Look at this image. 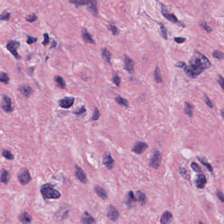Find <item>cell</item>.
<instances>
[{
    "mask_svg": "<svg viewBox=\"0 0 224 224\" xmlns=\"http://www.w3.org/2000/svg\"><path fill=\"white\" fill-rule=\"evenodd\" d=\"M206 183L207 180L205 175L202 174L197 175L195 180V185L196 187L199 189H203L205 187Z\"/></svg>",
    "mask_w": 224,
    "mask_h": 224,
    "instance_id": "9a60e30c",
    "label": "cell"
},
{
    "mask_svg": "<svg viewBox=\"0 0 224 224\" xmlns=\"http://www.w3.org/2000/svg\"><path fill=\"white\" fill-rule=\"evenodd\" d=\"M193 105L191 103H187V102H185V113L186 115L190 118H192L193 116Z\"/></svg>",
    "mask_w": 224,
    "mask_h": 224,
    "instance_id": "484cf974",
    "label": "cell"
},
{
    "mask_svg": "<svg viewBox=\"0 0 224 224\" xmlns=\"http://www.w3.org/2000/svg\"><path fill=\"white\" fill-rule=\"evenodd\" d=\"M148 148V145L142 141H137L131 149L132 152L137 155H141Z\"/></svg>",
    "mask_w": 224,
    "mask_h": 224,
    "instance_id": "52a82bcc",
    "label": "cell"
},
{
    "mask_svg": "<svg viewBox=\"0 0 224 224\" xmlns=\"http://www.w3.org/2000/svg\"><path fill=\"white\" fill-rule=\"evenodd\" d=\"M86 112V108H85L84 106H82L81 107L79 110H78L77 111H75L74 112V114H75L76 115H77V116H80V115H81L83 114L84 113H85Z\"/></svg>",
    "mask_w": 224,
    "mask_h": 224,
    "instance_id": "f6af8a7d",
    "label": "cell"
},
{
    "mask_svg": "<svg viewBox=\"0 0 224 224\" xmlns=\"http://www.w3.org/2000/svg\"><path fill=\"white\" fill-rule=\"evenodd\" d=\"M154 78H155V80L157 83H158V84L162 83V81H163L162 78V76H161L160 69H159L158 66L156 67V69L155 70Z\"/></svg>",
    "mask_w": 224,
    "mask_h": 224,
    "instance_id": "83f0119b",
    "label": "cell"
},
{
    "mask_svg": "<svg viewBox=\"0 0 224 224\" xmlns=\"http://www.w3.org/2000/svg\"><path fill=\"white\" fill-rule=\"evenodd\" d=\"M19 90L20 93L27 97H28L31 96V94L33 91L32 87L30 86H28V85H22V86H20L19 87Z\"/></svg>",
    "mask_w": 224,
    "mask_h": 224,
    "instance_id": "7402d4cb",
    "label": "cell"
},
{
    "mask_svg": "<svg viewBox=\"0 0 224 224\" xmlns=\"http://www.w3.org/2000/svg\"><path fill=\"white\" fill-rule=\"evenodd\" d=\"M9 77L7 74L3 72L0 73V81H1V82L7 84L9 83Z\"/></svg>",
    "mask_w": 224,
    "mask_h": 224,
    "instance_id": "e575fe53",
    "label": "cell"
},
{
    "mask_svg": "<svg viewBox=\"0 0 224 224\" xmlns=\"http://www.w3.org/2000/svg\"><path fill=\"white\" fill-rule=\"evenodd\" d=\"M99 117H100V113H99V109H98L97 108H95L91 120H92L93 121H96L99 119Z\"/></svg>",
    "mask_w": 224,
    "mask_h": 224,
    "instance_id": "f35d334b",
    "label": "cell"
},
{
    "mask_svg": "<svg viewBox=\"0 0 224 224\" xmlns=\"http://www.w3.org/2000/svg\"><path fill=\"white\" fill-rule=\"evenodd\" d=\"M75 168H76L75 175H76V178L78 179L79 181H80L81 183L86 184V183H87V179L86 175V174H85V172H84L82 169H81L80 167H79V166H76Z\"/></svg>",
    "mask_w": 224,
    "mask_h": 224,
    "instance_id": "4fadbf2b",
    "label": "cell"
},
{
    "mask_svg": "<svg viewBox=\"0 0 224 224\" xmlns=\"http://www.w3.org/2000/svg\"><path fill=\"white\" fill-rule=\"evenodd\" d=\"M95 191H96V194L99 196V197L103 200H106L108 197V194L107 191L105 190L102 188L99 185H96L94 188Z\"/></svg>",
    "mask_w": 224,
    "mask_h": 224,
    "instance_id": "cb8c5ba5",
    "label": "cell"
},
{
    "mask_svg": "<svg viewBox=\"0 0 224 224\" xmlns=\"http://www.w3.org/2000/svg\"><path fill=\"white\" fill-rule=\"evenodd\" d=\"M161 25V36H162V38L164 40H168V35H167V30H166V28H165L164 25H163V23H160Z\"/></svg>",
    "mask_w": 224,
    "mask_h": 224,
    "instance_id": "8d00e7d4",
    "label": "cell"
},
{
    "mask_svg": "<svg viewBox=\"0 0 224 224\" xmlns=\"http://www.w3.org/2000/svg\"><path fill=\"white\" fill-rule=\"evenodd\" d=\"M204 101H205L206 104L207 105V106H208V107L211 108H213V104L211 102V101H210V98L207 96L206 94H205V99H204Z\"/></svg>",
    "mask_w": 224,
    "mask_h": 224,
    "instance_id": "ee69618b",
    "label": "cell"
},
{
    "mask_svg": "<svg viewBox=\"0 0 224 224\" xmlns=\"http://www.w3.org/2000/svg\"><path fill=\"white\" fill-rule=\"evenodd\" d=\"M113 82L115 84V85L117 87H119L120 85V83H121V78L117 74H113Z\"/></svg>",
    "mask_w": 224,
    "mask_h": 224,
    "instance_id": "74e56055",
    "label": "cell"
},
{
    "mask_svg": "<svg viewBox=\"0 0 224 224\" xmlns=\"http://www.w3.org/2000/svg\"><path fill=\"white\" fill-rule=\"evenodd\" d=\"M19 220L22 224H31L32 218L28 212H23L20 214L19 216Z\"/></svg>",
    "mask_w": 224,
    "mask_h": 224,
    "instance_id": "ac0fdd59",
    "label": "cell"
},
{
    "mask_svg": "<svg viewBox=\"0 0 224 224\" xmlns=\"http://www.w3.org/2000/svg\"><path fill=\"white\" fill-rule=\"evenodd\" d=\"M69 208H64V207H60V210H58V212L56 213V216L58 219L63 220L67 218L68 216H69Z\"/></svg>",
    "mask_w": 224,
    "mask_h": 224,
    "instance_id": "603a6c76",
    "label": "cell"
},
{
    "mask_svg": "<svg viewBox=\"0 0 224 224\" xmlns=\"http://www.w3.org/2000/svg\"><path fill=\"white\" fill-rule=\"evenodd\" d=\"M199 224H205V223H202L201 222H199Z\"/></svg>",
    "mask_w": 224,
    "mask_h": 224,
    "instance_id": "9f6ffc18",
    "label": "cell"
},
{
    "mask_svg": "<svg viewBox=\"0 0 224 224\" xmlns=\"http://www.w3.org/2000/svg\"><path fill=\"white\" fill-rule=\"evenodd\" d=\"M221 114H222V118H223V109H222V111H221Z\"/></svg>",
    "mask_w": 224,
    "mask_h": 224,
    "instance_id": "11a10c76",
    "label": "cell"
},
{
    "mask_svg": "<svg viewBox=\"0 0 224 224\" xmlns=\"http://www.w3.org/2000/svg\"><path fill=\"white\" fill-rule=\"evenodd\" d=\"M191 167L193 169V170H194L196 172H199V173H201L202 172L201 167H200V166L197 164H196V163H195V162H192L191 163Z\"/></svg>",
    "mask_w": 224,
    "mask_h": 224,
    "instance_id": "b9f144b4",
    "label": "cell"
},
{
    "mask_svg": "<svg viewBox=\"0 0 224 224\" xmlns=\"http://www.w3.org/2000/svg\"><path fill=\"white\" fill-rule=\"evenodd\" d=\"M124 69L126 70L128 73L134 74V61L127 55H124Z\"/></svg>",
    "mask_w": 224,
    "mask_h": 224,
    "instance_id": "ba28073f",
    "label": "cell"
},
{
    "mask_svg": "<svg viewBox=\"0 0 224 224\" xmlns=\"http://www.w3.org/2000/svg\"><path fill=\"white\" fill-rule=\"evenodd\" d=\"M10 16H11V14L5 11L1 15H0V20H8L10 19Z\"/></svg>",
    "mask_w": 224,
    "mask_h": 224,
    "instance_id": "ab89813d",
    "label": "cell"
},
{
    "mask_svg": "<svg viewBox=\"0 0 224 224\" xmlns=\"http://www.w3.org/2000/svg\"><path fill=\"white\" fill-rule=\"evenodd\" d=\"M137 199L135 197V195L132 191H129L128 195L126 196V199H125V204L129 208H132L135 206V204H136Z\"/></svg>",
    "mask_w": 224,
    "mask_h": 224,
    "instance_id": "30bf717a",
    "label": "cell"
},
{
    "mask_svg": "<svg viewBox=\"0 0 224 224\" xmlns=\"http://www.w3.org/2000/svg\"><path fill=\"white\" fill-rule=\"evenodd\" d=\"M107 217L111 221L116 222L119 218V212L114 206L111 205L108 207Z\"/></svg>",
    "mask_w": 224,
    "mask_h": 224,
    "instance_id": "9c48e42d",
    "label": "cell"
},
{
    "mask_svg": "<svg viewBox=\"0 0 224 224\" xmlns=\"http://www.w3.org/2000/svg\"><path fill=\"white\" fill-rule=\"evenodd\" d=\"M87 9L94 16H97L98 7L97 3L96 1H87Z\"/></svg>",
    "mask_w": 224,
    "mask_h": 224,
    "instance_id": "2e32d148",
    "label": "cell"
},
{
    "mask_svg": "<svg viewBox=\"0 0 224 224\" xmlns=\"http://www.w3.org/2000/svg\"><path fill=\"white\" fill-rule=\"evenodd\" d=\"M174 40L175 42L178 43H184L186 41V38H183V37H175Z\"/></svg>",
    "mask_w": 224,
    "mask_h": 224,
    "instance_id": "681fc988",
    "label": "cell"
},
{
    "mask_svg": "<svg viewBox=\"0 0 224 224\" xmlns=\"http://www.w3.org/2000/svg\"><path fill=\"white\" fill-rule=\"evenodd\" d=\"M81 222L83 224H94L95 220L87 212H85L81 217Z\"/></svg>",
    "mask_w": 224,
    "mask_h": 224,
    "instance_id": "d6986e66",
    "label": "cell"
},
{
    "mask_svg": "<svg viewBox=\"0 0 224 224\" xmlns=\"http://www.w3.org/2000/svg\"><path fill=\"white\" fill-rule=\"evenodd\" d=\"M37 40H38V38H34V37H32V36H28V40H27L26 41V43L28 44H32V43H35Z\"/></svg>",
    "mask_w": 224,
    "mask_h": 224,
    "instance_id": "7dc6e473",
    "label": "cell"
},
{
    "mask_svg": "<svg viewBox=\"0 0 224 224\" xmlns=\"http://www.w3.org/2000/svg\"><path fill=\"white\" fill-rule=\"evenodd\" d=\"M43 36H44V40L43 41L42 44H43V46H46L49 42V34H47V33H45V34H43Z\"/></svg>",
    "mask_w": 224,
    "mask_h": 224,
    "instance_id": "bcb514c9",
    "label": "cell"
},
{
    "mask_svg": "<svg viewBox=\"0 0 224 224\" xmlns=\"http://www.w3.org/2000/svg\"><path fill=\"white\" fill-rule=\"evenodd\" d=\"M70 3H73V4L76 5V7H80V6H83L84 5H86L87 1H81V0H80V1H70Z\"/></svg>",
    "mask_w": 224,
    "mask_h": 224,
    "instance_id": "7bdbcfd3",
    "label": "cell"
},
{
    "mask_svg": "<svg viewBox=\"0 0 224 224\" xmlns=\"http://www.w3.org/2000/svg\"><path fill=\"white\" fill-rule=\"evenodd\" d=\"M212 56L216 59L223 60L224 57V54L222 52H221V51L215 50L212 52Z\"/></svg>",
    "mask_w": 224,
    "mask_h": 224,
    "instance_id": "836d02e7",
    "label": "cell"
},
{
    "mask_svg": "<svg viewBox=\"0 0 224 224\" xmlns=\"http://www.w3.org/2000/svg\"><path fill=\"white\" fill-rule=\"evenodd\" d=\"M11 176L8 171H7L5 169H1L0 171V182L4 183V184H7L9 183Z\"/></svg>",
    "mask_w": 224,
    "mask_h": 224,
    "instance_id": "ffe728a7",
    "label": "cell"
},
{
    "mask_svg": "<svg viewBox=\"0 0 224 224\" xmlns=\"http://www.w3.org/2000/svg\"><path fill=\"white\" fill-rule=\"evenodd\" d=\"M2 156L3 157L5 158L6 159H7V160H9V161H11V160H13V159H14V156L13 155V154L11 153V152L9 151V150H6V149L3 150Z\"/></svg>",
    "mask_w": 224,
    "mask_h": 224,
    "instance_id": "d6a6232c",
    "label": "cell"
},
{
    "mask_svg": "<svg viewBox=\"0 0 224 224\" xmlns=\"http://www.w3.org/2000/svg\"><path fill=\"white\" fill-rule=\"evenodd\" d=\"M74 103L73 97H64L59 101V105L63 108H69L72 106Z\"/></svg>",
    "mask_w": 224,
    "mask_h": 224,
    "instance_id": "5bb4252c",
    "label": "cell"
},
{
    "mask_svg": "<svg viewBox=\"0 0 224 224\" xmlns=\"http://www.w3.org/2000/svg\"><path fill=\"white\" fill-rule=\"evenodd\" d=\"M55 81L58 84V86L61 88V89H65L66 87V84L64 82V80L61 76H56L55 77Z\"/></svg>",
    "mask_w": 224,
    "mask_h": 224,
    "instance_id": "1f68e13d",
    "label": "cell"
},
{
    "mask_svg": "<svg viewBox=\"0 0 224 224\" xmlns=\"http://www.w3.org/2000/svg\"><path fill=\"white\" fill-rule=\"evenodd\" d=\"M161 13L163 16H164L165 19L168 20L169 22L175 24V25H178L182 27L185 26V25H183V23H181L180 21H179V19L176 17V16L174 14L168 12L167 9H166V7L163 4H161Z\"/></svg>",
    "mask_w": 224,
    "mask_h": 224,
    "instance_id": "3957f363",
    "label": "cell"
},
{
    "mask_svg": "<svg viewBox=\"0 0 224 224\" xmlns=\"http://www.w3.org/2000/svg\"><path fill=\"white\" fill-rule=\"evenodd\" d=\"M136 196L137 197L135 198H136L137 201L140 202L142 206H143L146 203V201H147V196H146L145 193L141 191H137L136 192Z\"/></svg>",
    "mask_w": 224,
    "mask_h": 224,
    "instance_id": "4316f807",
    "label": "cell"
},
{
    "mask_svg": "<svg viewBox=\"0 0 224 224\" xmlns=\"http://www.w3.org/2000/svg\"><path fill=\"white\" fill-rule=\"evenodd\" d=\"M20 46V43L16 41H10V42L7 44V49L9 52H11L12 55L14 56L16 59H20V57L19 55L17 49L18 47Z\"/></svg>",
    "mask_w": 224,
    "mask_h": 224,
    "instance_id": "8992f818",
    "label": "cell"
},
{
    "mask_svg": "<svg viewBox=\"0 0 224 224\" xmlns=\"http://www.w3.org/2000/svg\"><path fill=\"white\" fill-rule=\"evenodd\" d=\"M101 57L105 62L108 64H111V53H110L107 48H103L102 49V53H101Z\"/></svg>",
    "mask_w": 224,
    "mask_h": 224,
    "instance_id": "d4e9b609",
    "label": "cell"
},
{
    "mask_svg": "<svg viewBox=\"0 0 224 224\" xmlns=\"http://www.w3.org/2000/svg\"><path fill=\"white\" fill-rule=\"evenodd\" d=\"M211 66V63L205 55L195 52L189 60L188 65L183 68L185 74L191 78H196L205 70Z\"/></svg>",
    "mask_w": 224,
    "mask_h": 224,
    "instance_id": "6da1fadb",
    "label": "cell"
},
{
    "mask_svg": "<svg viewBox=\"0 0 224 224\" xmlns=\"http://www.w3.org/2000/svg\"><path fill=\"white\" fill-rule=\"evenodd\" d=\"M81 38L86 43L95 44L94 40L86 28H84L81 31Z\"/></svg>",
    "mask_w": 224,
    "mask_h": 224,
    "instance_id": "44dd1931",
    "label": "cell"
},
{
    "mask_svg": "<svg viewBox=\"0 0 224 224\" xmlns=\"http://www.w3.org/2000/svg\"><path fill=\"white\" fill-rule=\"evenodd\" d=\"M115 101H116L118 105H120L122 107H124L126 108L129 107V103L127 101V99H124V98L121 97L120 96H118L116 98H115Z\"/></svg>",
    "mask_w": 224,
    "mask_h": 224,
    "instance_id": "f1b7e54d",
    "label": "cell"
},
{
    "mask_svg": "<svg viewBox=\"0 0 224 224\" xmlns=\"http://www.w3.org/2000/svg\"><path fill=\"white\" fill-rule=\"evenodd\" d=\"M217 81H218V82L219 83V84L220 85V86H221V87L223 88V83H224L223 78L222 76L219 75L218 78V79H217Z\"/></svg>",
    "mask_w": 224,
    "mask_h": 224,
    "instance_id": "f907efd6",
    "label": "cell"
},
{
    "mask_svg": "<svg viewBox=\"0 0 224 224\" xmlns=\"http://www.w3.org/2000/svg\"><path fill=\"white\" fill-rule=\"evenodd\" d=\"M25 19L26 21H28L29 22H35L37 19H38V17H37V16L35 14H32V15H30L27 16L25 18Z\"/></svg>",
    "mask_w": 224,
    "mask_h": 224,
    "instance_id": "60d3db41",
    "label": "cell"
},
{
    "mask_svg": "<svg viewBox=\"0 0 224 224\" xmlns=\"http://www.w3.org/2000/svg\"><path fill=\"white\" fill-rule=\"evenodd\" d=\"M180 174L183 176V177L185 178V176H187V170L183 168H180Z\"/></svg>",
    "mask_w": 224,
    "mask_h": 224,
    "instance_id": "f5cc1de1",
    "label": "cell"
},
{
    "mask_svg": "<svg viewBox=\"0 0 224 224\" xmlns=\"http://www.w3.org/2000/svg\"><path fill=\"white\" fill-rule=\"evenodd\" d=\"M197 159L198 160L201 162V164L205 166V167L208 169V170L210 172H212L213 171V168L212 166H211V164H210V163H208V162H207L205 158H201V157H197Z\"/></svg>",
    "mask_w": 224,
    "mask_h": 224,
    "instance_id": "4dcf8cb0",
    "label": "cell"
},
{
    "mask_svg": "<svg viewBox=\"0 0 224 224\" xmlns=\"http://www.w3.org/2000/svg\"><path fill=\"white\" fill-rule=\"evenodd\" d=\"M200 26H201V28H202L204 30H205V31H206L208 33L211 32L212 31V28L207 25V23L205 20H202V21L201 22V24H200Z\"/></svg>",
    "mask_w": 224,
    "mask_h": 224,
    "instance_id": "d590c367",
    "label": "cell"
},
{
    "mask_svg": "<svg viewBox=\"0 0 224 224\" xmlns=\"http://www.w3.org/2000/svg\"><path fill=\"white\" fill-rule=\"evenodd\" d=\"M56 46H57V43L55 42V41H53V43H52V46H51V48H53V47H55Z\"/></svg>",
    "mask_w": 224,
    "mask_h": 224,
    "instance_id": "db71d44e",
    "label": "cell"
},
{
    "mask_svg": "<svg viewBox=\"0 0 224 224\" xmlns=\"http://www.w3.org/2000/svg\"><path fill=\"white\" fill-rule=\"evenodd\" d=\"M18 180L22 185H26L31 181L32 177L30 172L26 168H22L18 173Z\"/></svg>",
    "mask_w": 224,
    "mask_h": 224,
    "instance_id": "277c9868",
    "label": "cell"
},
{
    "mask_svg": "<svg viewBox=\"0 0 224 224\" xmlns=\"http://www.w3.org/2000/svg\"><path fill=\"white\" fill-rule=\"evenodd\" d=\"M161 160L162 154L158 151H155L150 161H149V166L154 169H158L161 166Z\"/></svg>",
    "mask_w": 224,
    "mask_h": 224,
    "instance_id": "5b68a950",
    "label": "cell"
},
{
    "mask_svg": "<svg viewBox=\"0 0 224 224\" xmlns=\"http://www.w3.org/2000/svg\"><path fill=\"white\" fill-rule=\"evenodd\" d=\"M173 216L172 213L169 211H165L162 214L160 222L161 224H170L172 221Z\"/></svg>",
    "mask_w": 224,
    "mask_h": 224,
    "instance_id": "e0dca14e",
    "label": "cell"
},
{
    "mask_svg": "<svg viewBox=\"0 0 224 224\" xmlns=\"http://www.w3.org/2000/svg\"><path fill=\"white\" fill-rule=\"evenodd\" d=\"M216 195L218 196V198L222 202H224V196L223 193L220 191V190H217L216 191Z\"/></svg>",
    "mask_w": 224,
    "mask_h": 224,
    "instance_id": "c3c4849f",
    "label": "cell"
},
{
    "mask_svg": "<svg viewBox=\"0 0 224 224\" xmlns=\"http://www.w3.org/2000/svg\"><path fill=\"white\" fill-rule=\"evenodd\" d=\"M107 28L108 30L111 31L112 34H113V35L114 36H116L118 34H119V30H118V28L116 26V25H115V24L113 22H111L109 23Z\"/></svg>",
    "mask_w": 224,
    "mask_h": 224,
    "instance_id": "f546056e",
    "label": "cell"
},
{
    "mask_svg": "<svg viewBox=\"0 0 224 224\" xmlns=\"http://www.w3.org/2000/svg\"><path fill=\"white\" fill-rule=\"evenodd\" d=\"M51 183H46L41 187L40 192L44 200L58 199L60 197L61 194L60 192L54 189Z\"/></svg>",
    "mask_w": 224,
    "mask_h": 224,
    "instance_id": "7a4b0ae2",
    "label": "cell"
},
{
    "mask_svg": "<svg viewBox=\"0 0 224 224\" xmlns=\"http://www.w3.org/2000/svg\"><path fill=\"white\" fill-rule=\"evenodd\" d=\"M186 65L185 62H178L177 64H175V66L178 68H180V69H183Z\"/></svg>",
    "mask_w": 224,
    "mask_h": 224,
    "instance_id": "816d5d0a",
    "label": "cell"
},
{
    "mask_svg": "<svg viewBox=\"0 0 224 224\" xmlns=\"http://www.w3.org/2000/svg\"><path fill=\"white\" fill-rule=\"evenodd\" d=\"M1 108L5 113H11L13 111V108L11 107V99L7 96H4L3 97V103H1Z\"/></svg>",
    "mask_w": 224,
    "mask_h": 224,
    "instance_id": "8fae6325",
    "label": "cell"
},
{
    "mask_svg": "<svg viewBox=\"0 0 224 224\" xmlns=\"http://www.w3.org/2000/svg\"><path fill=\"white\" fill-rule=\"evenodd\" d=\"M103 164L104 166L106 167L108 169H113L114 167V159L112 158L111 154L109 152H107L105 153L104 157H103Z\"/></svg>",
    "mask_w": 224,
    "mask_h": 224,
    "instance_id": "7c38bea8",
    "label": "cell"
}]
</instances>
